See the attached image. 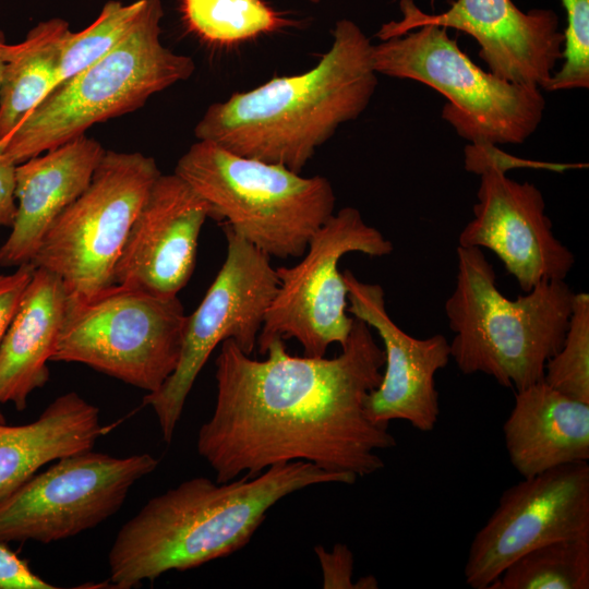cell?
Instances as JSON below:
<instances>
[{"label":"cell","instance_id":"1","mask_svg":"<svg viewBox=\"0 0 589 589\" xmlns=\"http://www.w3.org/2000/svg\"><path fill=\"white\" fill-rule=\"evenodd\" d=\"M220 345L215 407L196 440L216 482L297 460L357 478L384 467L377 452L396 440L368 419L363 400L381 382L385 354L362 320L330 359L291 356L283 339L269 342L265 360L232 339Z\"/></svg>","mask_w":589,"mask_h":589},{"label":"cell","instance_id":"2","mask_svg":"<svg viewBox=\"0 0 589 589\" xmlns=\"http://www.w3.org/2000/svg\"><path fill=\"white\" fill-rule=\"evenodd\" d=\"M357 477L297 460L256 477L182 481L152 497L118 531L108 554L110 582L131 589L170 570H187L247 545L267 512L287 495L324 483L352 484Z\"/></svg>","mask_w":589,"mask_h":589},{"label":"cell","instance_id":"3","mask_svg":"<svg viewBox=\"0 0 589 589\" xmlns=\"http://www.w3.org/2000/svg\"><path fill=\"white\" fill-rule=\"evenodd\" d=\"M372 47L354 22L337 21L330 48L312 69L212 104L196 139L300 173L340 124L368 107L377 85Z\"/></svg>","mask_w":589,"mask_h":589},{"label":"cell","instance_id":"4","mask_svg":"<svg viewBox=\"0 0 589 589\" xmlns=\"http://www.w3.org/2000/svg\"><path fill=\"white\" fill-rule=\"evenodd\" d=\"M574 294L565 280L548 279L510 300L483 250L458 245L456 285L445 302L455 334L450 358L461 373H483L516 390L543 380L563 344Z\"/></svg>","mask_w":589,"mask_h":589},{"label":"cell","instance_id":"5","mask_svg":"<svg viewBox=\"0 0 589 589\" xmlns=\"http://www.w3.org/2000/svg\"><path fill=\"white\" fill-rule=\"evenodd\" d=\"M175 173L209 203L215 220L269 257H301L334 212L327 178L302 177L207 141L191 145Z\"/></svg>","mask_w":589,"mask_h":589},{"label":"cell","instance_id":"6","mask_svg":"<svg viewBox=\"0 0 589 589\" xmlns=\"http://www.w3.org/2000/svg\"><path fill=\"white\" fill-rule=\"evenodd\" d=\"M163 15L164 11L153 15L113 50L49 93L0 141L2 153L19 165L188 80L195 63L163 45Z\"/></svg>","mask_w":589,"mask_h":589},{"label":"cell","instance_id":"7","mask_svg":"<svg viewBox=\"0 0 589 589\" xmlns=\"http://www.w3.org/2000/svg\"><path fill=\"white\" fill-rule=\"evenodd\" d=\"M372 63L377 74L441 93L447 99L442 118L471 144H521L543 117L541 88L483 71L442 26L424 24L373 45Z\"/></svg>","mask_w":589,"mask_h":589},{"label":"cell","instance_id":"8","mask_svg":"<svg viewBox=\"0 0 589 589\" xmlns=\"http://www.w3.org/2000/svg\"><path fill=\"white\" fill-rule=\"evenodd\" d=\"M185 317L177 296L118 284L68 297L51 361L83 363L153 393L178 364Z\"/></svg>","mask_w":589,"mask_h":589},{"label":"cell","instance_id":"9","mask_svg":"<svg viewBox=\"0 0 589 589\" xmlns=\"http://www.w3.org/2000/svg\"><path fill=\"white\" fill-rule=\"evenodd\" d=\"M160 173L153 157L106 151L87 188L52 221L31 263L59 276L68 297H89L113 285L128 232Z\"/></svg>","mask_w":589,"mask_h":589},{"label":"cell","instance_id":"10","mask_svg":"<svg viewBox=\"0 0 589 589\" xmlns=\"http://www.w3.org/2000/svg\"><path fill=\"white\" fill-rule=\"evenodd\" d=\"M390 240L368 225L354 207L333 214L310 239L302 260L276 268L279 286L257 337L264 356L274 339H297L304 356L324 357L332 344L342 347L354 317L347 314V286L338 269L340 259L359 252L384 256L393 252Z\"/></svg>","mask_w":589,"mask_h":589},{"label":"cell","instance_id":"11","mask_svg":"<svg viewBox=\"0 0 589 589\" xmlns=\"http://www.w3.org/2000/svg\"><path fill=\"white\" fill-rule=\"evenodd\" d=\"M227 255L196 310L185 317L178 364L166 382L147 393L163 438L171 443L192 386L213 350L232 339L247 354L256 347L266 311L279 286L271 257L224 225Z\"/></svg>","mask_w":589,"mask_h":589},{"label":"cell","instance_id":"12","mask_svg":"<svg viewBox=\"0 0 589 589\" xmlns=\"http://www.w3.org/2000/svg\"><path fill=\"white\" fill-rule=\"evenodd\" d=\"M157 466L147 453L113 457L92 449L55 460L0 503V542L51 543L92 529Z\"/></svg>","mask_w":589,"mask_h":589},{"label":"cell","instance_id":"13","mask_svg":"<svg viewBox=\"0 0 589 589\" xmlns=\"http://www.w3.org/2000/svg\"><path fill=\"white\" fill-rule=\"evenodd\" d=\"M465 167L480 176V184L473 218L461 230L458 245L493 252L524 292L543 280H565L575 256L554 236L541 191L508 178L494 145H468Z\"/></svg>","mask_w":589,"mask_h":589},{"label":"cell","instance_id":"14","mask_svg":"<svg viewBox=\"0 0 589 589\" xmlns=\"http://www.w3.org/2000/svg\"><path fill=\"white\" fill-rule=\"evenodd\" d=\"M564 539L589 540L588 461L562 465L506 489L471 541L465 581L488 589L524 553Z\"/></svg>","mask_w":589,"mask_h":589},{"label":"cell","instance_id":"15","mask_svg":"<svg viewBox=\"0 0 589 589\" xmlns=\"http://www.w3.org/2000/svg\"><path fill=\"white\" fill-rule=\"evenodd\" d=\"M402 19L382 26L384 40L424 24L461 31L476 39L479 56L495 76L544 88L562 59L564 34L553 10H519L512 0H456L440 14L399 0Z\"/></svg>","mask_w":589,"mask_h":589},{"label":"cell","instance_id":"16","mask_svg":"<svg viewBox=\"0 0 589 589\" xmlns=\"http://www.w3.org/2000/svg\"><path fill=\"white\" fill-rule=\"evenodd\" d=\"M342 275L347 312L374 328L384 346V372L377 387L364 397L365 416L385 428L404 420L421 432L432 431L440 417L435 375L450 359L448 340L441 334L408 335L388 315L382 286L363 283L349 269Z\"/></svg>","mask_w":589,"mask_h":589},{"label":"cell","instance_id":"17","mask_svg":"<svg viewBox=\"0 0 589 589\" xmlns=\"http://www.w3.org/2000/svg\"><path fill=\"white\" fill-rule=\"evenodd\" d=\"M207 218L214 219V211L204 197L177 173H160L128 232L115 284L177 296L193 273Z\"/></svg>","mask_w":589,"mask_h":589},{"label":"cell","instance_id":"18","mask_svg":"<svg viewBox=\"0 0 589 589\" xmlns=\"http://www.w3.org/2000/svg\"><path fill=\"white\" fill-rule=\"evenodd\" d=\"M106 149L85 134L16 166V213L1 266L31 263L52 221L89 184Z\"/></svg>","mask_w":589,"mask_h":589},{"label":"cell","instance_id":"19","mask_svg":"<svg viewBox=\"0 0 589 589\" xmlns=\"http://www.w3.org/2000/svg\"><path fill=\"white\" fill-rule=\"evenodd\" d=\"M512 466L522 478L589 459V404L543 380L516 390L503 425Z\"/></svg>","mask_w":589,"mask_h":589},{"label":"cell","instance_id":"20","mask_svg":"<svg viewBox=\"0 0 589 589\" xmlns=\"http://www.w3.org/2000/svg\"><path fill=\"white\" fill-rule=\"evenodd\" d=\"M68 294L59 276L35 267L17 311L0 342V404L19 411L49 380L48 362L59 337Z\"/></svg>","mask_w":589,"mask_h":589},{"label":"cell","instance_id":"21","mask_svg":"<svg viewBox=\"0 0 589 589\" xmlns=\"http://www.w3.org/2000/svg\"><path fill=\"white\" fill-rule=\"evenodd\" d=\"M107 431L99 409L75 392L56 398L32 423H0V503L46 464L93 449Z\"/></svg>","mask_w":589,"mask_h":589},{"label":"cell","instance_id":"22","mask_svg":"<svg viewBox=\"0 0 589 589\" xmlns=\"http://www.w3.org/2000/svg\"><path fill=\"white\" fill-rule=\"evenodd\" d=\"M70 31L65 20L55 17L39 22L22 41L8 44L0 94V141L57 87Z\"/></svg>","mask_w":589,"mask_h":589},{"label":"cell","instance_id":"23","mask_svg":"<svg viewBox=\"0 0 589 589\" xmlns=\"http://www.w3.org/2000/svg\"><path fill=\"white\" fill-rule=\"evenodd\" d=\"M161 11V0L106 2L87 27L69 32L62 48L57 87L113 50Z\"/></svg>","mask_w":589,"mask_h":589},{"label":"cell","instance_id":"24","mask_svg":"<svg viewBox=\"0 0 589 589\" xmlns=\"http://www.w3.org/2000/svg\"><path fill=\"white\" fill-rule=\"evenodd\" d=\"M589 540L564 539L513 561L488 589H588Z\"/></svg>","mask_w":589,"mask_h":589},{"label":"cell","instance_id":"25","mask_svg":"<svg viewBox=\"0 0 589 589\" xmlns=\"http://www.w3.org/2000/svg\"><path fill=\"white\" fill-rule=\"evenodd\" d=\"M189 28L208 43L233 45L296 23L263 0H180Z\"/></svg>","mask_w":589,"mask_h":589},{"label":"cell","instance_id":"26","mask_svg":"<svg viewBox=\"0 0 589 589\" xmlns=\"http://www.w3.org/2000/svg\"><path fill=\"white\" fill-rule=\"evenodd\" d=\"M543 381L554 389L589 404V294H574L561 348L545 364Z\"/></svg>","mask_w":589,"mask_h":589},{"label":"cell","instance_id":"27","mask_svg":"<svg viewBox=\"0 0 589 589\" xmlns=\"http://www.w3.org/2000/svg\"><path fill=\"white\" fill-rule=\"evenodd\" d=\"M567 16L564 63L543 89L548 92L589 86V0H561Z\"/></svg>","mask_w":589,"mask_h":589},{"label":"cell","instance_id":"28","mask_svg":"<svg viewBox=\"0 0 589 589\" xmlns=\"http://www.w3.org/2000/svg\"><path fill=\"white\" fill-rule=\"evenodd\" d=\"M314 551L321 565L324 589H354L353 554L346 544L336 543L332 551L317 545Z\"/></svg>","mask_w":589,"mask_h":589},{"label":"cell","instance_id":"29","mask_svg":"<svg viewBox=\"0 0 589 589\" xmlns=\"http://www.w3.org/2000/svg\"><path fill=\"white\" fill-rule=\"evenodd\" d=\"M34 272L35 266L27 263L17 266L12 274H0V342L17 311Z\"/></svg>","mask_w":589,"mask_h":589},{"label":"cell","instance_id":"30","mask_svg":"<svg viewBox=\"0 0 589 589\" xmlns=\"http://www.w3.org/2000/svg\"><path fill=\"white\" fill-rule=\"evenodd\" d=\"M34 574L27 561L20 558L4 542H0V589H56Z\"/></svg>","mask_w":589,"mask_h":589},{"label":"cell","instance_id":"31","mask_svg":"<svg viewBox=\"0 0 589 589\" xmlns=\"http://www.w3.org/2000/svg\"><path fill=\"white\" fill-rule=\"evenodd\" d=\"M16 166L3 153L0 144V226L12 227L16 213Z\"/></svg>","mask_w":589,"mask_h":589},{"label":"cell","instance_id":"32","mask_svg":"<svg viewBox=\"0 0 589 589\" xmlns=\"http://www.w3.org/2000/svg\"><path fill=\"white\" fill-rule=\"evenodd\" d=\"M7 46H8V41L5 38V34L2 29H0V94H1V87H2V82H3L4 67H5Z\"/></svg>","mask_w":589,"mask_h":589},{"label":"cell","instance_id":"33","mask_svg":"<svg viewBox=\"0 0 589 589\" xmlns=\"http://www.w3.org/2000/svg\"><path fill=\"white\" fill-rule=\"evenodd\" d=\"M377 587V580L372 575L363 576L354 582V589H376Z\"/></svg>","mask_w":589,"mask_h":589},{"label":"cell","instance_id":"34","mask_svg":"<svg viewBox=\"0 0 589 589\" xmlns=\"http://www.w3.org/2000/svg\"><path fill=\"white\" fill-rule=\"evenodd\" d=\"M0 423H5L4 417H3V414L1 413V411H0Z\"/></svg>","mask_w":589,"mask_h":589},{"label":"cell","instance_id":"35","mask_svg":"<svg viewBox=\"0 0 589 589\" xmlns=\"http://www.w3.org/2000/svg\"><path fill=\"white\" fill-rule=\"evenodd\" d=\"M308 1H310L312 3H318L321 0H308Z\"/></svg>","mask_w":589,"mask_h":589}]
</instances>
